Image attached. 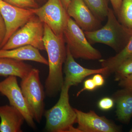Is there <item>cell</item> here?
<instances>
[{
  "instance_id": "6da1fadb",
  "label": "cell",
  "mask_w": 132,
  "mask_h": 132,
  "mask_svg": "<svg viewBox=\"0 0 132 132\" xmlns=\"http://www.w3.org/2000/svg\"><path fill=\"white\" fill-rule=\"evenodd\" d=\"M43 40L48 57L49 72L45 82V93L48 97H54L64 85L62 67L67 57V47L63 36H57L44 24Z\"/></svg>"
},
{
  "instance_id": "7a4b0ae2",
  "label": "cell",
  "mask_w": 132,
  "mask_h": 132,
  "mask_svg": "<svg viewBox=\"0 0 132 132\" xmlns=\"http://www.w3.org/2000/svg\"><path fill=\"white\" fill-rule=\"evenodd\" d=\"M107 21L98 30L84 32L91 45L97 43L107 45L119 53L125 47L132 35V30L121 24L116 19L114 12L109 8Z\"/></svg>"
},
{
  "instance_id": "3957f363",
  "label": "cell",
  "mask_w": 132,
  "mask_h": 132,
  "mask_svg": "<svg viewBox=\"0 0 132 132\" xmlns=\"http://www.w3.org/2000/svg\"><path fill=\"white\" fill-rule=\"evenodd\" d=\"M70 87L64 84L57 103L45 111V129L47 131L79 132L78 128L73 126L76 122V113L69 103V90Z\"/></svg>"
},
{
  "instance_id": "277c9868",
  "label": "cell",
  "mask_w": 132,
  "mask_h": 132,
  "mask_svg": "<svg viewBox=\"0 0 132 132\" xmlns=\"http://www.w3.org/2000/svg\"><path fill=\"white\" fill-rule=\"evenodd\" d=\"M44 31V23L35 15L12 35L1 49L8 50L30 45L39 50H45Z\"/></svg>"
},
{
  "instance_id": "5b68a950",
  "label": "cell",
  "mask_w": 132,
  "mask_h": 132,
  "mask_svg": "<svg viewBox=\"0 0 132 132\" xmlns=\"http://www.w3.org/2000/svg\"><path fill=\"white\" fill-rule=\"evenodd\" d=\"M63 36L67 47L75 59L89 60H100L101 53L92 46L84 32L72 18H69Z\"/></svg>"
},
{
  "instance_id": "8992f818",
  "label": "cell",
  "mask_w": 132,
  "mask_h": 132,
  "mask_svg": "<svg viewBox=\"0 0 132 132\" xmlns=\"http://www.w3.org/2000/svg\"><path fill=\"white\" fill-rule=\"evenodd\" d=\"M40 72L33 68L27 76L21 79V88L31 111L34 119L40 123L45 112V94L40 81Z\"/></svg>"
},
{
  "instance_id": "52a82bcc",
  "label": "cell",
  "mask_w": 132,
  "mask_h": 132,
  "mask_svg": "<svg viewBox=\"0 0 132 132\" xmlns=\"http://www.w3.org/2000/svg\"><path fill=\"white\" fill-rule=\"evenodd\" d=\"M35 15L46 24L55 35L63 36L70 16L61 0H47L35 9Z\"/></svg>"
},
{
  "instance_id": "ba28073f",
  "label": "cell",
  "mask_w": 132,
  "mask_h": 132,
  "mask_svg": "<svg viewBox=\"0 0 132 132\" xmlns=\"http://www.w3.org/2000/svg\"><path fill=\"white\" fill-rule=\"evenodd\" d=\"M0 93L7 98L10 105L21 113L30 127L35 128L32 114L18 84L17 77L10 76L0 81Z\"/></svg>"
},
{
  "instance_id": "9c48e42d",
  "label": "cell",
  "mask_w": 132,
  "mask_h": 132,
  "mask_svg": "<svg viewBox=\"0 0 132 132\" xmlns=\"http://www.w3.org/2000/svg\"><path fill=\"white\" fill-rule=\"evenodd\" d=\"M0 13L4 19L6 29L2 48L12 35L35 15V9L16 7L0 0Z\"/></svg>"
},
{
  "instance_id": "30bf717a",
  "label": "cell",
  "mask_w": 132,
  "mask_h": 132,
  "mask_svg": "<svg viewBox=\"0 0 132 132\" xmlns=\"http://www.w3.org/2000/svg\"><path fill=\"white\" fill-rule=\"evenodd\" d=\"M79 132H119L121 128L105 116H99L94 111L84 112L75 109Z\"/></svg>"
},
{
  "instance_id": "8fae6325",
  "label": "cell",
  "mask_w": 132,
  "mask_h": 132,
  "mask_svg": "<svg viewBox=\"0 0 132 132\" xmlns=\"http://www.w3.org/2000/svg\"><path fill=\"white\" fill-rule=\"evenodd\" d=\"M67 12L84 32L98 30L101 22L93 14L83 0H71Z\"/></svg>"
},
{
  "instance_id": "7c38bea8",
  "label": "cell",
  "mask_w": 132,
  "mask_h": 132,
  "mask_svg": "<svg viewBox=\"0 0 132 132\" xmlns=\"http://www.w3.org/2000/svg\"><path fill=\"white\" fill-rule=\"evenodd\" d=\"M67 47V46H66ZM65 74L64 84L71 87L80 84L86 77L96 73L108 76V69L102 67L98 69L85 68L78 64L67 47V57L64 64Z\"/></svg>"
},
{
  "instance_id": "4fadbf2b",
  "label": "cell",
  "mask_w": 132,
  "mask_h": 132,
  "mask_svg": "<svg viewBox=\"0 0 132 132\" xmlns=\"http://www.w3.org/2000/svg\"><path fill=\"white\" fill-rule=\"evenodd\" d=\"M0 132H21L25 119L21 113L12 105L0 106Z\"/></svg>"
},
{
  "instance_id": "5bb4252c",
  "label": "cell",
  "mask_w": 132,
  "mask_h": 132,
  "mask_svg": "<svg viewBox=\"0 0 132 132\" xmlns=\"http://www.w3.org/2000/svg\"><path fill=\"white\" fill-rule=\"evenodd\" d=\"M0 58H9L20 61H30L48 65V61L39 50L30 46H23L11 50L0 49Z\"/></svg>"
},
{
  "instance_id": "9a60e30c",
  "label": "cell",
  "mask_w": 132,
  "mask_h": 132,
  "mask_svg": "<svg viewBox=\"0 0 132 132\" xmlns=\"http://www.w3.org/2000/svg\"><path fill=\"white\" fill-rule=\"evenodd\" d=\"M113 99L116 104L118 119L123 123H129L132 116V91L124 88L119 90Z\"/></svg>"
},
{
  "instance_id": "2e32d148",
  "label": "cell",
  "mask_w": 132,
  "mask_h": 132,
  "mask_svg": "<svg viewBox=\"0 0 132 132\" xmlns=\"http://www.w3.org/2000/svg\"><path fill=\"white\" fill-rule=\"evenodd\" d=\"M34 68L23 61L9 58H0V76H13L23 79Z\"/></svg>"
},
{
  "instance_id": "e0dca14e",
  "label": "cell",
  "mask_w": 132,
  "mask_h": 132,
  "mask_svg": "<svg viewBox=\"0 0 132 132\" xmlns=\"http://www.w3.org/2000/svg\"><path fill=\"white\" fill-rule=\"evenodd\" d=\"M132 58V35L125 47L113 57L106 59H100L99 61L102 67L108 69V75L113 73L123 62Z\"/></svg>"
},
{
  "instance_id": "ac0fdd59",
  "label": "cell",
  "mask_w": 132,
  "mask_h": 132,
  "mask_svg": "<svg viewBox=\"0 0 132 132\" xmlns=\"http://www.w3.org/2000/svg\"><path fill=\"white\" fill-rule=\"evenodd\" d=\"M95 16L101 21L107 17L109 0H83Z\"/></svg>"
},
{
  "instance_id": "d6986e66",
  "label": "cell",
  "mask_w": 132,
  "mask_h": 132,
  "mask_svg": "<svg viewBox=\"0 0 132 132\" xmlns=\"http://www.w3.org/2000/svg\"><path fill=\"white\" fill-rule=\"evenodd\" d=\"M118 15L120 22L132 30V0H122Z\"/></svg>"
},
{
  "instance_id": "ffe728a7",
  "label": "cell",
  "mask_w": 132,
  "mask_h": 132,
  "mask_svg": "<svg viewBox=\"0 0 132 132\" xmlns=\"http://www.w3.org/2000/svg\"><path fill=\"white\" fill-rule=\"evenodd\" d=\"M115 73L114 80L119 81L132 73V58L126 60L123 62L116 69Z\"/></svg>"
},
{
  "instance_id": "44dd1931",
  "label": "cell",
  "mask_w": 132,
  "mask_h": 132,
  "mask_svg": "<svg viewBox=\"0 0 132 132\" xmlns=\"http://www.w3.org/2000/svg\"><path fill=\"white\" fill-rule=\"evenodd\" d=\"M10 5L20 8L36 9L39 7L35 0H2Z\"/></svg>"
},
{
  "instance_id": "7402d4cb",
  "label": "cell",
  "mask_w": 132,
  "mask_h": 132,
  "mask_svg": "<svg viewBox=\"0 0 132 132\" xmlns=\"http://www.w3.org/2000/svg\"><path fill=\"white\" fill-rule=\"evenodd\" d=\"M113 99L109 97H105L101 99L98 103L100 109L102 111H108L113 108L114 105Z\"/></svg>"
},
{
  "instance_id": "603a6c76",
  "label": "cell",
  "mask_w": 132,
  "mask_h": 132,
  "mask_svg": "<svg viewBox=\"0 0 132 132\" xmlns=\"http://www.w3.org/2000/svg\"><path fill=\"white\" fill-rule=\"evenodd\" d=\"M97 87L95 84L94 81L92 79H88L86 80L84 83V86L83 88L78 92L77 96L79 95L84 91L86 90L88 91H93L96 89Z\"/></svg>"
},
{
  "instance_id": "cb8c5ba5",
  "label": "cell",
  "mask_w": 132,
  "mask_h": 132,
  "mask_svg": "<svg viewBox=\"0 0 132 132\" xmlns=\"http://www.w3.org/2000/svg\"><path fill=\"white\" fill-rule=\"evenodd\" d=\"M119 81V85L120 87L132 91V73Z\"/></svg>"
},
{
  "instance_id": "d4e9b609",
  "label": "cell",
  "mask_w": 132,
  "mask_h": 132,
  "mask_svg": "<svg viewBox=\"0 0 132 132\" xmlns=\"http://www.w3.org/2000/svg\"><path fill=\"white\" fill-rule=\"evenodd\" d=\"M6 24L4 19L0 13V49H1L2 43L6 35Z\"/></svg>"
},
{
  "instance_id": "484cf974",
  "label": "cell",
  "mask_w": 132,
  "mask_h": 132,
  "mask_svg": "<svg viewBox=\"0 0 132 132\" xmlns=\"http://www.w3.org/2000/svg\"><path fill=\"white\" fill-rule=\"evenodd\" d=\"M92 79L97 87H100L104 85L105 80L104 77L101 74H95L93 76Z\"/></svg>"
},
{
  "instance_id": "4316f807",
  "label": "cell",
  "mask_w": 132,
  "mask_h": 132,
  "mask_svg": "<svg viewBox=\"0 0 132 132\" xmlns=\"http://www.w3.org/2000/svg\"><path fill=\"white\" fill-rule=\"evenodd\" d=\"M114 11V13L118 15L120 9L122 0H109Z\"/></svg>"
},
{
  "instance_id": "83f0119b",
  "label": "cell",
  "mask_w": 132,
  "mask_h": 132,
  "mask_svg": "<svg viewBox=\"0 0 132 132\" xmlns=\"http://www.w3.org/2000/svg\"><path fill=\"white\" fill-rule=\"evenodd\" d=\"M71 1V0H61L62 4L67 10Z\"/></svg>"
},
{
  "instance_id": "f1b7e54d",
  "label": "cell",
  "mask_w": 132,
  "mask_h": 132,
  "mask_svg": "<svg viewBox=\"0 0 132 132\" xmlns=\"http://www.w3.org/2000/svg\"><path fill=\"white\" fill-rule=\"evenodd\" d=\"M130 132H132V127L131 129V130H130Z\"/></svg>"
},
{
  "instance_id": "f546056e",
  "label": "cell",
  "mask_w": 132,
  "mask_h": 132,
  "mask_svg": "<svg viewBox=\"0 0 132 132\" xmlns=\"http://www.w3.org/2000/svg\"><path fill=\"white\" fill-rule=\"evenodd\" d=\"M35 1L36 2L37 1H39V0H35Z\"/></svg>"
}]
</instances>
